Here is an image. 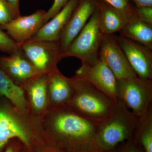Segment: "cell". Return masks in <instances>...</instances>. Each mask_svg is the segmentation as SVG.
I'll return each instance as SVG.
<instances>
[{"label": "cell", "mask_w": 152, "mask_h": 152, "mask_svg": "<svg viewBox=\"0 0 152 152\" xmlns=\"http://www.w3.org/2000/svg\"><path fill=\"white\" fill-rule=\"evenodd\" d=\"M39 118L45 138L58 152H97L99 122L82 116L66 106L50 107Z\"/></svg>", "instance_id": "1"}, {"label": "cell", "mask_w": 152, "mask_h": 152, "mask_svg": "<svg viewBox=\"0 0 152 152\" xmlns=\"http://www.w3.org/2000/svg\"><path fill=\"white\" fill-rule=\"evenodd\" d=\"M138 118L121 101L115 103L109 115L99 123L96 137L97 152H106L133 138Z\"/></svg>", "instance_id": "2"}, {"label": "cell", "mask_w": 152, "mask_h": 152, "mask_svg": "<svg viewBox=\"0 0 152 152\" xmlns=\"http://www.w3.org/2000/svg\"><path fill=\"white\" fill-rule=\"evenodd\" d=\"M68 79L73 92L66 106L88 119L98 122L104 119L111 111L115 102L78 76Z\"/></svg>", "instance_id": "3"}, {"label": "cell", "mask_w": 152, "mask_h": 152, "mask_svg": "<svg viewBox=\"0 0 152 152\" xmlns=\"http://www.w3.org/2000/svg\"><path fill=\"white\" fill-rule=\"evenodd\" d=\"M42 135L39 118L14 107L0 109V151L11 140L17 139L32 152Z\"/></svg>", "instance_id": "4"}, {"label": "cell", "mask_w": 152, "mask_h": 152, "mask_svg": "<svg viewBox=\"0 0 152 152\" xmlns=\"http://www.w3.org/2000/svg\"><path fill=\"white\" fill-rule=\"evenodd\" d=\"M99 15L97 7L86 25L63 54V58L76 57L87 64L97 61L102 36L98 25Z\"/></svg>", "instance_id": "5"}, {"label": "cell", "mask_w": 152, "mask_h": 152, "mask_svg": "<svg viewBox=\"0 0 152 152\" xmlns=\"http://www.w3.org/2000/svg\"><path fill=\"white\" fill-rule=\"evenodd\" d=\"M117 97L137 117L141 116L152 104V80L138 77L118 80Z\"/></svg>", "instance_id": "6"}, {"label": "cell", "mask_w": 152, "mask_h": 152, "mask_svg": "<svg viewBox=\"0 0 152 152\" xmlns=\"http://www.w3.org/2000/svg\"><path fill=\"white\" fill-rule=\"evenodd\" d=\"M20 46L25 56L41 75L58 70L57 65L64 58L58 42L30 40Z\"/></svg>", "instance_id": "7"}, {"label": "cell", "mask_w": 152, "mask_h": 152, "mask_svg": "<svg viewBox=\"0 0 152 152\" xmlns=\"http://www.w3.org/2000/svg\"><path fill=\"white\" fill-rule=\"evenodd\" d=\"M99 59L107 66L118 80L137 77L128 61L115 34H102Z\"/></svg>", "instance_id": "8"}, {"label": "cell", "mask_w": 152, "mask_h": 152, "mask_svg": "<svg viewBox=\"0 0 152 152\" xmlns=\"http://www.w3.org/2000/svg\"><path fill=\"white\" fill-rule=\"evenodd\" d=\"M75 75L89 82L115 102L118 101V80L107 66L99 59L94 64H82Z\"/></svg>", "instance_id": "9"}, {"label": "cell", "mask_w": 152, "mask_h": 152, "mask_svg": "<svg viewBox=\"0 0 152 152\" xmlns=\"http://www.w3.org/2000/svg\"><path fill=\"white\" fill-rule=\"evenodd\" d=\"M117 37L137 76L142 80H152V49L120 35Z\"/></svg>", "instance_id": "10"}, {"label": "cell", "mask_w": 152, "mask_h": 152, "mask_svg": "<svg viewBox=\"0 0 152 152\" xmlns=\"http://www.w3.org/2000/svg\"><path fill=\"white\" fill-rule=\"evenodd\" d=\"M46 11L40 10L28 16L16 17L2 25L0 28L5 30L7 34L17 44H22L29 41L44 24Z\"/></svg>", "instance_id": "11"}, {"label": "cell", "mask_w": 152, "mask_h": 152, "mask_svg": "<svg viewBox=\"0 0 152 152\" xmlns=\"http://www.w3.org/2000/svg\"><path fill=\"white\" fill-rule=\"evenodd\" d=\"M97 8L96 0H80L58 41L63 54L86 25Z\"/></svg>", "instance_id": "12"}, {"label": "cell", "mask_w": 152, "mask_h": 152, "mask_svg": "<svg viewBox=\"0 0 152 152\" xmlns=\"http://www.w3.org/2000/svg\"><path fill=\"white\" fill-rule=\"evenodd\" d=\"M0 69L20 87L41 75L23 53L0 57Z\"/></svg>", "instance_id": "13"}, {"label": "cell", "mask_w": 152, "mask_h": 152, "mask_svg": "<svg viewBox=\"0 0 152 152\" xmlns=\"http://www.w3.org/2000/svg\"><path fill=\"white\" fill-rule=\"evenodd\" d=\"M27 94L30 113L40 118L50 107L47 75H40L21 87Z\"/></svg>", "instance_id": "14"}, {"label": "cell", "mask_w": 152, "mask_h": 152, "mask_svg": "<svg viewBox=\"0 0 152 152\" xmlns=\"http://www.w3.org/2000/svg\"><path fill=\"white\" fill-rule=\"evenodd\" d=\"M80 0H69L67 4L50 20L45 23L31 40L58 42L61 34Z\"/></svg>", "instance_id": "15"}, {"label": "cell", "mask_w": 152, "mask_h": 152, "mask_svg": "<svg viewBox=\"0 0 152 152\" xmlns=\"http://www.w3.org/2000/svg\"><path fill=\"white\" fill-rule=\"evenodd\" d=\"M99 10L98 25L102 34H115L122 30L133 16L115 8L107 3L96 0Z\"/></svg>", "instance_id": "16"}, {"label": "cell", "mask_w": 152, "mask_h": 152, "mask_svg": "<svg viewBox=\"0 0 152 152\" xmlns=\"http://www.w3.org/2000/svg\"><path fill=\"white\" fill-rule=\"evenodd\" d=\"M47 76L50 107L66 105L73 92L69 79L58 69L48 74Z\"/></svg>", "instance_id": "17"}, {"label": "cell", "mask_w": 152, "mask_h": 152, "mask_svg": "<svg viewBox=\"0 0 152 152\" xmlns=\"http://www.w3.org/2000/svg\"><path fill=\"white\" fill-rule=\"evenodd\" d=\"M0 95L8 99L14 107L19 111L30 113L29 106L23 89L15 83L1 69Z\"/></svg>", "instance_id": "18"}, {"label": "cell", "mask_w": 152, "mask_h": 152, "mask_svg": "<svg viewBox=\"0 0 152 152\" xmlns=\"http://www.w3.org/2000/svg\"><path fill=\"white\" fill-rule=\"evenodd\" d=\"M119 33L120 35L152 49V25L142 21L135 15Z\"/></svg>", "instance_id": "19"}, {"label": "cell", "mask_w": 152, "mask_h": 152, "mask_svg": "<svg viewBox=\"0 0 152 152\" xmlns=\"http://www.w3.org/2000/svg\"><path fill=\"white\" fill-rule=\"evenodd\" d=\"M138 118L133 138L141 146L144 152H152V104Z\"/></svg>", "instance_id": "20"}, {"label": "cell", "mask_w": 152, "mask_h": 152, "mask_svg": "<svg viewBox=\"0 0 152 152\" xmlns=\"http://www.w3.org/2000/svg\"><path fill=\"white\" fill-rule=\"evenodd\" d=\"M0 51L10 54L23 53L20 46L0 28Z\"/></svg>", "instance_id": "21"}, {"label": "cell", "mask_w": 152, "mask_h": 152, "mask_svg": "<svg viewBox=\"0 0 152 152\" xmlns=\"http://www.w3.org/2000/svg\"><path fill=\"white\" fill-rule=\"evenodd\" d=\"M106 152H144V151L141 146L133 138Z\"/></svg>", "instance_id": "22"}, {"label": "cell", "mask_w": 152, "mask_h": 152, "mask_svg": "<svg viewBox=\"0 0 152 152\" xmlns=\"http://www.w3.org/2000/svg\"><path fill=\"white\" fill-rule=\"evenodd\" d=\"M17 17L7 0H0V25L7 23Z\"/></svg>", "instance_id": "23"}, {"label": "cell", "mask_w": 152, "mask_h": 152, "mask_svg": "<svg viewBox=\"0 0 152 152\" xmlns=\"http://www.w3.org/2000/svg\"><path fill=\"white\" fill-rule=\"evenodd\" d=\"M108 4L115 8L122 11L130 16L134 15L133 5L130 0H98Z\"/></svg>", "instance_id": "24"}, {"label": "cell", "mask_w": 152, "mask_h": 152, "mask_svg": "<svg viewBox=\"0 0 152 152\" xmlns=\"http://www.w3.org/2000/svg\"><path fill=\"white\" fill-rule=\"evenodd\" d=\"M136 18L142 21L152 25V7L133 5Z\"/></svg>", "instance_id": "25"}, {"label": "cell", "mask_w": 152, "mask_h": 152, "mask_svg": "<svg viewBox=\"0 0 152 152\" xmlns=\"http://www.w3.org/2000/svg\"><path fill=\"white\" fill-rule=\"evenodd\" d=\"M69 0H54L53 3L48 12H46L44 17V23H46L58 13Z\"/></svg>", "instance_id": "26"}, {"label": "cell", "mask_w": 152, "mask_h": 152, "mask_svg": "<svg viewBox=\"0 0 152 152\" xmlns=\"http://www.w3.org/2000/svg\"><path fill=\"white\" fill-rule=\"evenodd\" d=\"M47 141L46 144H45L46 140L42 142L39 145L36 147L33 152H58L50 144H48Z\"/></svg>", "instance_id": "27"}, {"label": "cell", "mask_w": 152, "mask_h": 152, "mask_svg": "<svg viewBox=\"0 0 152 152\" xmlns=\"http://www.w3.org/2000/svg\"><path fill=\"white\" fill-rule=\"evenodd\" d=\"M17 17L20 15L19 11V0H7Z\"/></svg>", "instance_id": "28"}, {"label": "cell", "mask_w": 152, "mask_h": 152, "mask_svg": "<svg viewBox=\"0 0 152 152\" xmlns=\"http://www.w3.org/2000/svg\"><path fill=\"white\" fill-rule=\"evenodd\" d=\"M137 6L152 7V0H130Z\"/></svg>", "instance_id": "29"}, {"label": "cell", "mask_w": 152, "mask_h": 152, "mask_svg": "<svg viewBox=\"0 0 152 152\" xmlns=\"http://www.w3.org/2000/svg\"><path fill=\"white\" fill-rule=\"evenodd\" d=\"M5 152H15V150L12 147L10 146L7 148Z\"/></svg>", "instance_id": "30"}]
</instances>
